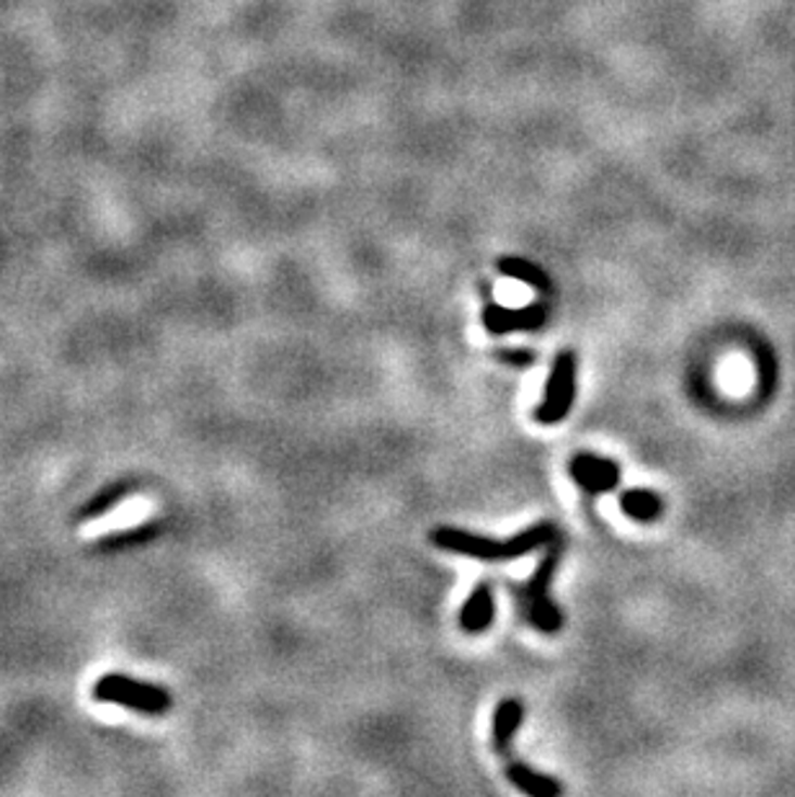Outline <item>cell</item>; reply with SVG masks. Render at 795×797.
<instances>
[{
    "mask_svg": "<svg viewBox=\"0 0 795 797\" xmlns=\"http://www.w3.org/2000/svg\"><path fill=\"white\" fill-rule=\"evenodd\" d=\"M555 540V527L548 522L535 524L520 535L509 537V540H493V537H480L473 535L467 529L458 527H434L432 529V542L437 548L447 550V553L475 557V561L486 563H504V561H516V557H525L535 550L546 548Z\"/></svg>",
    "mask_w": 795,
    "mask_h": 797,
    "instance_id": "6da1fadb",
    "label": "cell"
},
{
    "mask_svg": "<svg viewBox=\"0 0 795 797\" xmlns=\"http://www.w3.org/2000/svg\"><path fill=\"white\" fill-rule=\"evenodd\" d=\"M559 561H561V544L553 540L550 542L546 557L540 561L538 570L533 574V578L514 591L522 617H525L533 628L546 632V635H555V632H561L563 622H566V619H563V612L559 609V604L550 599V583H553Z\"/></svg>",
    "mask_w": 795,
    "mask_h": 797,
    "instance_id": "7a4b0ae2",
    "label": "cell"
},
{
    "mask_svg": "<svg viewBox=\"0 0 795 797\" xmlns=\"http://www.w3.org/2000/svg\"><path fill=\"white\" fill-rule=\"evenodd\" d=\"M576 400V353L563 351L555 359L553 370H550L546 395L542 403L535 411V419L542 426H555L570 413Z\"/></svg>",
    "mask_w": 795,
    "mask_h": 797,
    "instance_id": "3957f363",
    "label": "cell"
},
{
    "mask_svg": "<svg viewBox=\"0 0 795 797\" xmlns=\"http://www.w3.org/2000/svg\"><path fill=\"white\" fill-rule=\"evenodd\" d=\"M548 320L546 303H533L527 308H504L499 303H488L484 308V329L491 336H507L520 331H540Z\"/></svg>",
    "mask_w": 795,
    "mask_h": 797,
    "instance_id": "277c9868",
    "label": "cell"
},
{
    "mask_svg": "<svg viewBox=\"0 0 795 797\" xmlns=\"http://www.w3.org/2000/svg\"><path fill=\"white\" fill-rule=\"evenodd\" d=\"M570 478L589 493H610L620 486V465L615 460L597 458V454H576L570 460Z\"/></svg>",
    "mask_w": 795,
    "mask_h": 797,
    "instance_id": "5b68a950",
    "label": "cell"
},
{
    "mask_svg": "<svg viewBox=\"0 0 795 797\" xmlns=\"http://www.w3.org/2000/svg\"><path fill=\"white\" fill-rule=\"evenodd\" d=\"M496 617V602H493V591L488 583H478L473 589V594L467 596V602L462 604L460 609V628L471 635H478L491 628Z\"/></svg>",
    "mask_w": 795,
    "mask_h": 797,
    "instance_id": "8992f818",
    "label": "cell"
},
{
    "mask_svg": "<svg viewBox=\"0 0 795 797\" xmlns=\"http://www.w3.org/2000/svg\"><path fill=\"white\" fill-rule=\"evenodd\" d=\"M522 720H525V705L520 699L509 697L504 702H499L493 712V748L499 754H507L509 746H512L514 733L520 731Z\"/></svg>",
    "mask_w": 795,
    "mask_h": 797,
    "instance_id": "52a82bcc",
    "label": "cell"
},
{
    "mask_svg": "<svg viewBox=\"0 0 795 797\" xmlns=\"http://www.w3.org/2000/svg\"><path fill=\"white\" fill-rule=\"evenodd\" d=\"M509 782L522 793L533 795V797H559L563 793L561 782H555L553 776L535 772L527 764H520V761H512L507 769Z\"/></svg>",
    "mask_w": 795,
    "mask_h": 797,
    "instance_id": "ba28073f",
    "label": "cell"
},
{
    "mask_svg": "<svg viewBox=\"0 0 795 797\" xmlns=\"http://www.w3.org/2000/svg\"><path fill=\"white\" fill-rule=\"evenodd\" d=\"M496 269H499L504 277L516 279V282L527 284V287H533V290H538V292H550V290H553V284H550L548 271L540 269L538 263L527 261V258L501 256L499 263H496Z\"/></svg>",
    "mask_w": 795,
    "mask_h": 797,
    "instance_id": "9c48e42d",
    "label": "cell"
},
{
    "mask_svg": "<svg viewBox=\"0 0 795 797\" xmlns=\"http://www.w3.org/2000/svg\"><path fill=\"white\" fill-rule=\"evenodd\" d=\"M620 506L625 511V516H630L633 522H656L658 516L664 514L662 496L645 488L625 490L620 496Z\"/></svg>",
    "mask_w": 795,
    "mask_h": 797,
    "instance_id": "30bf717a",
    "label": "cell"
},
{
    "mask_svg": "<svg viewBox=\"0 0 795 797\" xmlns=\"http://www.w3.org/2000/svg\"><path fill=\"white\" fill-rule=\"evenodd\" d=\"M93 697L99 702H114V705L129 707V710L148 715H161L171 707V697H168V694H163V697H151V694H132L119 690H93Z\"/></svg>",
    "mask_w": 795,
    "mask_h": 797,
    "instance_id": "8fae6325",
    "label": "cell"
},
{
    "mask_svg": "<svg viewBox=\"0 0 795 797\" xmlns=\"http://www.w3.org/2000/svg\"><path fill=\"white\" fill-rule=\"evenodd\" d=\"M132 490H134V488L129 486V483H119V486L106 488L104 493H99L97 499H93L91 503H86L84 511H80V514H78V519H97V516L108 514V511H112L114 506H117V503H119L121 499H125V496L132 493Z\"/></svg>",
    "mask_w": 795,
    "mask_h": 797,
    "instance_id": "7c38bea8",
    "label": "cell"
},
{
    "mask_svg": "<svg viewBox=\"0 0 795 797\" xmlns=\"http://www.w3.org/2000/svg\"><path fill=\"white\" fill-rule=\"evenodd\" d=\"M499 359L504 364L520 367V370H527V367L535 364V353L527 351V349H507V351L499 353Z\"/></svg>",
    "mask_w": 795,
    "mask_h": 797,
    "instance_id": "4fadbf2b",
    "label": "cell"
}]
</instances>
